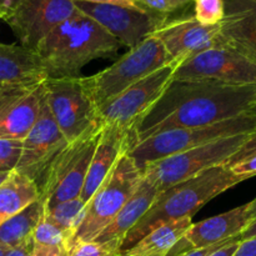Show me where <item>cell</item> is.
Segmentation results:
<instances>
[{"label":"cell","mask_w":256,"mask_h":256,"mask_svg":"<svg viewBox=\"0 0 256 256\" xmlns=\"http://www.w3.org/2000/svg\"><path fill=\"white\" fill-rule=\"evenodd\" d=\"M250 112H252L254 115H256V102L254 105H252V110H250Z\"/></svg>","instance_id":"cell-44"},{"label":"cell","mask_w":256,"mask_h":256,"mask_svg":"<svg viewBox=\"0 0 256 256\" xmlns=\"http://www.w3.org/2000/svg\"><path fill=\"white\" fill-rule=\"evenodd\" d=\"M236 176L242 178V180L250 179V178L256 176V155L255 156L245 159L242 162H236L232 166L229 168Z\"/></svg>","instance_id":"cell-32"},{"label":"cell","mask_w":256,"mask_h":256,"mask_svg":"<svg viewBox=\"0 0 256 256\" xmlns=\"http://www.w3.org/2000/svg\"><path fill=\"white\" fill-rule=\"evenodd\" d=\"M220 32L228 45L256 62V0H224Z\"/></svg>","instance_id":"cell-19"},{"label":"cell","mask_w":256,"mask_h":256,"mask_svg":"<svg viewBox=\"0 0 256 256\" xmlns=\"http://www.w3.org/2000/svg\"><path fill=\"white\" fill-rule=\"evenodd\" d=\"M249 204V212H250V219H252V222L254 219H256V198L254 200H252L250 202H248Z\"/></svg>","instance_id":"cell-41"},{"label":"cell","mask_w":256,"mask_h":256,"mask_svg":"<svg viewBox=\"0 0 256 256\" xmlns=\"http://www.w3.org/2000/svg\"><path fill=\"white\" fill-rule=\"evenodd\" d=\"M225 15L224 0H195L194 18L202 25L212 26L222 22Z\"/></svg>","instance_id":"cell-28"},{"label":"cell","mask_w":256,"mask_h":256,"mask_svg":"<svg viewBox=\"0 0 256 256\" xmlns=\"http://www.w3.org/2000/svg\"><path fill=\"white\" fill-rule=\"evenodd\" d=\"M36 52L18 44L0 42V86L46 80Z\"/></svg>","instance_id":"cell-21"},{"label":"cell","mask_w":256,"mask_h":256,"mask_svg":"<svg viewBox=\"0 0 256 256\" xmlns=\"http://www.w3.org/2000/svg\"><path fill=\"white\" fill-rule=\"evenodd\" d=\"M149 256H164V254H155V255H149Z\"/></svg>","instance_id":"cell-45"},{"label":"cell","mask_w":256,"mask_h":256,"mask_svg":"<svg viewBox=\"0 0 256 256\" xmlns=\"http://www.w3.org/2000/svg\"><path fill=\"white\" fill-rule=\"evenodd\" d=\"M255 102L256 85L172 79L159 100L132 126V146L170 129L205 126L236 118L250 112Z\"/></svg>","instance_id":"cell-1"},{"label":"cell","mask_w":256,"mask_h":256,"mask_svg":"<svg viewBox=\"0 0 256 256\" xmlns=\"http://www.w3.org/2000/svg\"><path fill=\"white\" fill-rule=\"evenodd\" d=\"M180 62L172 60L98 108L102 125L132 130L138 120L159 100Z\"/></svg>","instance_id":"cell-10"},{"label":"cell","mask_w":256,"mask_h":256,"mask_svg":"<svg viewBox=\"0 0 256 256\" xmlns=\"http://www.w3.org/2000/svg\"><path fill=\"white\" fill-rule=\"evenodd\" d=\"M66 145L68 142L60 132L44 96L39 116L22 140V156L15 170L36 182V178L44 174L50 162Z\"/></svg>","instance_id":"cell-16"},{"label":"cell","mask_w":256,"mask_h":256,"mask_svg":"<svg viewBox=\"0 0 256 256\" xmlns=\"http://www.w3.org/2000/svg\"><path fill=\"white\" fill-rule=\"evenodd\" d=\"M130 132L132 130L122 129L114 125H102V134L92 154L84 186L80 192L79 198L82 202H89L120 158L129 152L132 146Z\"/></svg>","instance_id":"cell-18"},{"label":"cell","mask_w":256,"mask_h":256,"mask_svg":"<svg viewBox=\"0 0 256 256\" xmlns=\"http://www.w3.org/2000/svg\"><path fill=\"white\" fill-rule=\"evenodd\" d=\"M256 155V132H252V135L249 136V139L245 142V144L228 160V162L225 164V166L230 168L236 162H242L245 159H249V158L255 156Z\"/></svg>","instance_id":"cell-31"},{"label":"cell","mask_w":256,"mask_h":256,"mask_svg":"<svg viewBox=\"0 0 256 256\" xmlns=\"http://www.w3.org/2000/svg\"><path fill=\"white\" fill-rule=\"evenodd\" d=\"M42 215L44 205L42 199H39L0 224V245L14 249L26 242L32 238Z\"/></svg>","instance_id":"cell-24"},{"label":"cell","mask_w":256,"mask_h":256,"mask_svg":"<svg viewBox=\"0 0 256 256\" xmlns=\"http://www.w3.org/2000/svg\"><path fill=\"white\" fill-rule=\"evenodd\" d=\"M10 250H12V249H9V248L0 245V256H6L8 252H9Z\"/></svg>","instance_id":"cell-43"},{"label":"cell","mask_w":256,"mask_h":256,"mask_svg":"<svg viewBox=\"0 0 256 256\" xmlns=\"http://www.w3.org/2000/svg\"><path fill=\"white\" fill-rule=\"evenodd\" d=\"M232 256H256V236L240 240L239 246Z\"/></svg>","instance_id":"cell-33"},{"label":"cell","mask_w":256,"mask_h":256,"mask_svg":"<svg viewBox=\"0 0 256 256\" xmlns=\"http://www.w3.org/2000/svg\"><path fill=\"white\" fill-rule=\"evenodd\" d=\"M239 244H240V238H235L234 240H232V242H229L228 244H225L224 246L218 249L216 252H214L209 256H232L234 255V252H236Z\"/></svg>","instance_id":"cell-37"},{"label":"cell","mask_w":256,"mask_h":256,"mask_svg":"<svg viewBox=\"0 0 256 256\" xmlns=\"http://www.w3.org/2000/svg\"><path fill=\"white\" fill-rule=\"evenodd\" d=\"M32 246H34V244H32V239L30 238V239H28L26 242L20 244L19 246L10 250L6 256H32Z\"/></svg>","instance_id":"cell-36"},{"label":"cell","mask_w":256,"mask_h":256,"mask_svg":"<svg viewBox=\"0 0 256 256\" xmlns=\"http://www.w3.org/2000/svg\"><path fill=\"white\" fill-rule=\"evenodd\" d=\"M39 199L38 182L14 170L0 185V224Z\"/></svg>","instance_id":"cell-22"},{"label":"cell","mask_w":256,"mask_h":256,"mask_svg":"<svg viewBox=\"0 0 256 256\" xmlns=\"http://www.w3.org/2000/svg\"><path fill=\"white\" fill-rule=\"evenodd\" d=\"M152 35L160 40L170 60L180 64L200 52L226 44L220 32V24L208 26L194 16L166 20Z\"/></svg>","instance_id":"cell-15"},{"label":"cell","mask_w":256,"mask_h":256,"mask_svg":"<svg viewBox=\"0 0 256 256\" xmlns=\"http://www.w3.org/2000/svg\"><path fill=\"white\" fill-rule=\"evenodd\" d=\"M249 204L190 225L179 242L164 256H182L192 250L222 244L239 236L250 224Z\"/></svg>","instance_id":"cell-17"},{"label":"cell","mask_w":256,"mask_h":256,"mask_svg":"<svg viewBox=\"0 0 256 256\" xmlns=\"http://www.w3.org/2000/svg\"><path fill=\"white\" fill-rule=\"evenodd\" d=\"M74 4L78 10L95 20L120 44L129 49L150 36L168 20V15L152 10L82 2H74Z\"/></svg>","instance_id":"cell-12"},{"label":"cell","mask_w":256,"mask_h":256,"mask_svg":"<svg viewBox=\"0 0 256 256\" xmlns=\"http://www.w3.org/2000/svg\"><path fill=\"white\" fill-rule=\"evenodd\" d=\"M102 125L95 126L58 152L44 172L40 199L44 210L80 196Z\"/></svg>","instance_id":"cell-7"},{"label":"cell","mask_w":256,"mask_h":256,"mask_svg":"<svg viewBox=\"0 0 256 256\" xmlns=\"http://www.w3.org/2000/svg\"><path fill=\"white\" fill-rule=\"evenodd\" d=\"M170 62L160 40L150 35L136 46L129 49L109 68L92 76L82 78V82L98 109L108 100Z\"/></svg>","instance_id":"cell-5"},{"label":"cell","mask_w":256,"mask_h":256,"mask_svg":"<svg viewBox=\"0 0 256 256\" xmlns=\"http://www.w3.org/2000/svg\"><path fill=\"white\" fill-rule=\"evenodd\" d=\"M45 98L68 142L102 125L82 76L45 80Z\"/></svg>","instance_id":"cell-9"},{"label":"cell","mask_w":256,"mask_h":256,"mask_svg":"<svg viewBox=\"0 0 256 256\" xmlns=\"http://www.w3.org/2000/svg\"><path fill=\"white\" fill-rule=\"evenodd\" d=\"M192 218H184L180 220L165 222L148 232L134 246L118 256H149L155 254H166L180 238L186 232L192 224Z\"/></svg>","instance_id":"cell-23"},{"label":"cell","mask_w":256,"mask_h":256,"mask_svg":"<svg viewBox=\"0 0 256 256\" xmlns=\"http://www.w3.org/2000/svg\"><path fill=\"white\" fill-rule=\"evenodd\" d=\"M142 178V172L125 152L85 205L70 246L75 242H92L132 196Z\"/></svg>","instance_id":"cell-6"},{"label":"cell","mask_w":256,"mask_h":256,"mask_svg":"<svg viewBox=\"0 0 256 256\" xmlns=\"http://www.w3.org/2000/svg\"><path fill=\"white\" fill-rule=\"evenodd\" d=\"M85 205L86 202H82L80 198H75V199L62 202L50 209L44 210L42 216L74 236L75 230L82 222Z\"/></svg>","instance_id":"cell-25"},{"label":"cell","mask_w":256,"mask_h":256,"mask_svg":"<svg viewBox=\"0 0 256 256\" xmlns=\"http://www.w3.org/2000/svg\"><path fill=\"white\" fill-rule=\"evenodd\" d=\"M74 2H90V4H112V5H120V6H128L134 8V9H145L142 5L135 0H74Z\"/></svg>","instance_id":"cell-34"},{"label":"cell","mask_w":256,"mask_h":256,"mask_svg":"<svg viewBox=\"0 0 256 256\" xmlns=\"http://www.w3.org/2000/svg\"><path fill=\"white\" fill-rule=\"evenodd\" d=\"M159 190L156 185L142 174L139 185L132 192L128 202L122 205L114 219L105 226V229L95 238V242H122L128 232L132 229L135 224L145 215V212L150 209L152 202L156 199Z\"/></svg>","instance_id":"cell-20"},{"label":"cell","mask_w":256,"mask_h":256,"mask_svg":"<svg viewBox=\"0 0 256 256\" xmlns=\"http://www.w3.org/2000/svg\"><path fill=\"white\" fill-rule=\"evenodd\" d=\"M185 2H195V0H185Z\"/></svg>","instance_id":"cell-46"},{"label":"cell","mask_w":256,"mask_h":256,"mask_svg":"<svg viewBox=\"0 0 256 256\" xmlns=\"http://www.w3.org/2000/svg\"><path fill=\"white\" fill-rule=\"evenodd\" d=\"M120 242H75L65 256H118L120 252Z\"/></svg>","instance_id":"cell-27"},{"label":"cell","mask_w":256,"mask_h":256,"mask_svg":"<svg viewBox=\"0 0 256 256\" xmlns=\"http://www.w3.org/2000/svg\"><path fill=\"white\" fill-rule=\"evenodd\" d=\"M252 134V132H249L224 138L172 155L148 165L142 174L146 175L156 185L158 190L162 192L178 182L196 176L212 168L225 165Z\"/></svg>","instance_id":"cell-8"},{"label":"cell","mask_w":256,"mask_h":256,"mask_svg":"<svg viewBox=\"0 0 256 256\" xmlns=\"http://www.w3.org/2000/svg\"><path fill=\"white\" fill-rule=\"evenodd\" d=\"M255 132L256 115L248 112L236 118L222 120L212 125L178 128L158 132L130 148L128 154L134 160L135 165L144 172L148 165L172 155L202 146L215 140Z\"/></svg>","instance_id":"cell-4"},{"label":"cell","mask_w":256,"mask_h":256,"mask_svg":"<svg viewBox=\"0 0 256 256\" xmlns=\"http://www.w3.org/2000/svg\"><path fill=\"white\" fill-rule=\"evenodd\" d=\"M135 2H139L145 9L164 15H169L170 12H176L189 4V2L185 0H135Z\"/></svg>","instance_id":"cell-30"},{"label":"cell","mask_w":256,"mask_h":256,"mask_svg":"<svg viewBox=\"0 0 256 256\" xmlns=\"http://www.w3.org/2000/svg\"><path fill=\"white\" fill-rule=\"evenodd\" d=\"M44 82L0 86V139L24 140L39 116Z\"/></svg>","instance_id":"cell-14"},{"label":"cell","mask_w":256,"mask_h":256,"mask_svg":"<svg viewBox=\"0 0 256 256\" xmlns=\"http://www.w3.org/2000/svg\"><path fill=\"white\" fill-rule=\"evenodd\" d=\"M12 172H0V185L2 184V182H5V180L8 179V178H9V175L12 174Z\"/></svg>","instance_id":"cell-42"},{"label":"cell","mask_w":256,"mask_h":256,"mask_svg":"<svg viewBox=\"0 0 256 256\" xmlns=\"http://www.w3.org/2000/svg\"><path fill=\"white\" fill-rule=\"evenodd\" d=\"M172 79L215 80L235 85H256V62L225 44L182 62L175 70Z\"/></svg>","instance_id":"cell-11"},{"label":"cell","mask_w":256,"mask_h":256,"mask_svg":"<svg viewBox=\"0 0 256 256\" xmlns=\"http://www.w3.org/2000/svg\"><path fill=\"white\" fill-rule=\"evenodd\" d=\"M256 236V219L252 220L249 225L244 229V232L239 235L240 240H246L250 239V238Z\"/></svg>","instance_id":"cell-40"},{"label":"cell","mask_w":256,"mask_h":256,"mask_svg":"<svg viewBox=\"0 0 256 256\" xmlns=\"http://www.w3.org/2000/svg\"><path fill=\"white\" fill-rule=\"evenodd\" d=\"M242 182H244L242 178L222 165L162 190L144 216L124 236L120 252L134 246L159 225L172 220L192 218L210 200Z\"/></svg>","instance_id":"cell-3"},{"label":"cell","mask_w":256,"mask_h":256,"mask_svg":"<svg viewBox=\"0 0 256 256\" xmlns=\"http://www.w3.org/2000/svg\"><path fill=\"white\" fill-rule=\"evenodd\" d=\"M66 252L62 250L58 249H50V248L39 246V245H34L32 246V256H65Z\"/></svg>","instance_id":"cell-38"},{"label":"cell","mask_w":256,"mask_h":256,"mask_svg":"<svg viewBox=\"0 0 256 256\" xmlns=\"http://www.w3.org/2000/svg\"><path fill=\"white\" fill-rule=\"evenodd\" d=\"M32 239L34 245L62 250V252H68L70 244H72V235L65 230L60 229L59 226L54 225L42 216L32 232Z\"/></svg>","instance_id":"cell-26"},{"label":"cell","mask_w":256,"mask_h":256,"mask_svg":"<svg viewBox=\"0 0 256 256\" xmlns=\"http://www.w3.org/2000/svg\"><path fill=\"white\" fill-rule=\"evenodd\" d=\"M76 12L72 0H22L5 22L20 45L35 52L55 28Z\"/></svg>","instance_id":"cell-13"},{"label":"cell","mask_w":256,"mask_h":256,"mask_svg":"<svg viewBox=\"0 0 256 256\" xmlns=\"http://www.w3.org/2000/svg\"><path fill=\"white\" fill-rule=\"evenodd\" d=\"M239 238V236H238ZM234 240V239H232ZM229 242H232V240H229ZM229 242H222V244H216V245H212V246H209V248H204V249H199V250H192V252H186V254L182 255V256H209L210 254H212L214 252H216L218 249H220L222 246H224L225 244H228Z\"/></svg>","instance_id":"cell-39"},{"label":"cell","mask_w":256,"mask_h":256,"mask_svg":"<svg viewBox=\"0 0 256 256\" xmlns=\"http://www.w3.org/2000/svg\"><path fill=\"white\" fill-rule=\"evenodd\" d=\"M122 45L80 10L55 28L35 49L48 79L79 78L90 62L116 56Z\"/></svg>","instance_id":"cell-2"},{"label":"cell","mask_w":256,"mask_h":256,"mask_svg":"<svg viewBox=\"0 0 256 256\" xmlns=\"http://www.w3.org/2000/svg\"><path fill=\"white\" fill-rule=\"evenodd\" d=\"M20 2L22 0H0V19L5 22Z\"/></svg>","instance_id":"cell-35"},{"label":"cell","mask_w":256,"mask_h":256,"mask_svg":"<svg viewBox=\"0 0 256 256\" xmlns=\"http://www.w3.org/2000/svg\"><path fill=\"white\" fill-rule=\"evenodd\" d=\"M22 152V140L0 139V172L16 169Z\"/></svg>","instance_id":"cell-29"}]
</instances>
